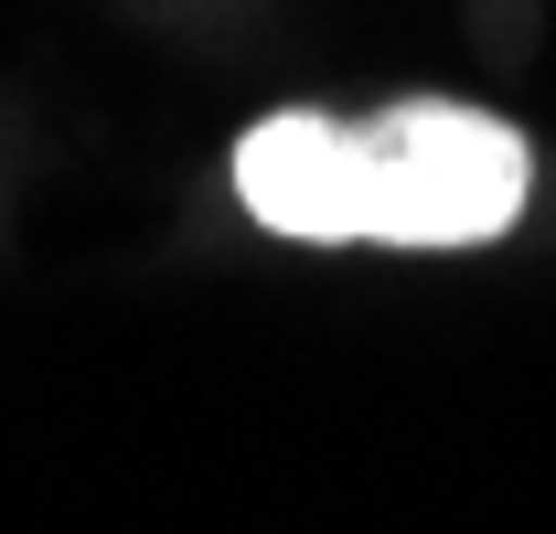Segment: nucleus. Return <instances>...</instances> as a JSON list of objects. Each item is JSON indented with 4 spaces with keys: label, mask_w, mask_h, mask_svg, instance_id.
Returning <instances> with one entry per match:
<instances>
[{
    "label": "nucleus",
    "mask_w": 556,
    "mask_h": 534,
    "mask_svg": "<svg viewBox=\"0 0 556 534\" xmlns=\"http://www.w3.org/2000/svg\"><path fill=\"white\" fill-rule=\"evenodd\" d=\"M364 161V246H482L525 214V139L482 107L407 97L353 129Z\"/></svg>",
    "instance_id": "nucleus-1"
},
{
    "label": "nucleus",
    "mask_w": 556,
    "mask_h": 534,
    "mask_svg": "<svg viewBox=\"0 0 556 534\" xmlns=\"http://www.w3.org/2000/svg\"><path fill=\"white\" fill-rule=\"evenodd\" d=\"M236 193L268 236H300V246H364V161H353L343 118H257L236 139Z\"/></svg>",
    "instance_id": "nucleus-2"
}]
</instances>
